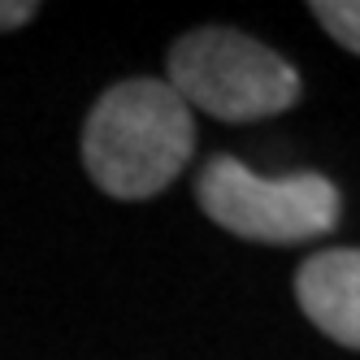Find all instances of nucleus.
<instances>
[{
  "mask_svg": "<svg viewBox=\"0 0 360 360\" xmlns=\"http://www.w3.org/2000/svg\"><path fill=\"white\" fill-rule=\"evenodd\" d=\"M195 152V117L169 83L122 79L105 87L83 126V165L113 200L161 195Z\"/></svg>",
  "mask_w": 360,
  "mask_h": 360,
  "instance_id": "1",
  "label": "nucleus"
},
{
  "mask_svg": "<svg viewBox=\"0 0 360 360\" xmlns=\"http://www.w3.org/2000/svg\"><path fill=\"white\" fill-rule=\"evenodd\" d=\"M165 83L187 109H204L217 122L278 117L304 96L295 65L235 27H200L174 39Z\"/></svg>",
  "mask_w": 360,
  "mask_h": 360,
  "instance_id": "2",
  "label": "nucleus"
},
{
  "mask_svg": "<svg viewBox=\"0 0 360 360\" xmlns=\"http://www.w3.org/2000/svg\"><path fill=\"white\" fill-rule=\"evenodd\" d=\"M195 200L209 221L252 243H308L339 226L343 195L317 169L265 178L239 157H213L195 178Z\"/></svg>",
  "mask_w": 360,
  "mask_h": 360,
  "instance_id": "3",
  "label": "nucleus"
},
{
  "mask_svg": "<svg viewBox=\"0 0 360 360\" xmlns=\"http://www.w3.org/2000/svg\"><path fill=\"white\" fill-rule=\"evenodd\" d=\"M295 300L326 339L360 352V248L308 256L295 269Z\"/></svg>",
  "mask_w": 360,
  "mask_h": 360,
  "instance_id": "4",
  "label": "nucleus"
},
{
  "mask_svg": "<svg viewBox=\"0 0 360 360\" xmlns=\"http://www.w3.org/2000/svg\"><path fill=\"white\" fill-rule=\"evenodd\" d=\"M308 13L321 22V31L334 44H343L347 53L360 57V0H313Z\"/></svg>",
  "mask_w": 360,
  "mask_h": 360,
  "instance_id": "5",
  "label": "nucleus"
},
{
  "mask_svg": "<svg viewBox=\"0 0 360 360\" xmlns=\"http://www.w3.org/2000/svg\"><path fill=\"white\" fill-rule=\"evenodd\" d=\"M35 13H39L35 0H9V5H0V31H18V27H27Z\"/></svg>",
  "mask_w": 360,
  "mask_h": 360,
  "instance_id": "6",
  "label": "nucleus"
}]
</instances>
